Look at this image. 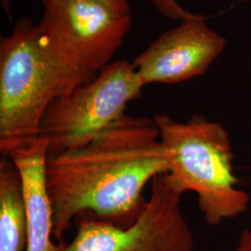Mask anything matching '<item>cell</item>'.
I'll return each mask as SVG.
<instances>
[{
  "instance_id": "1",
  "label": "cell",
  "mask_w": 251,
  "mask_h": 251,
  "mask_svg": "<svg viewBox=\"0 0 251 251\" xmlns=\"http://www.w3.org/2000/svg\"><path fill=\"white\" fill-rule=\"evenodd\" d=\"M168 152L154 118L125 115L88 144L48 155L46 188L54 240L72 221L90 216L127 227L142 214L146 185L168 173Z\"/></svg>"
},
{
  "instance_id": "2",
  "label": "cell",
  "mask_w": 251,
  "mask_h": 251,
  "mask_svg": "<svg viewBox=\"0 0 251 251\" xmlns=\"http://www.w3.org/2000/svg\"><path fill=\"white\" fill-rule=\"evenodd\" d=\"M95 75L61 53L38 25L19 19L0 38V151L8 156L38 137L54 100Z\"/></svg>"
},
{
  "instance_id": "3",
  "label": "cell",
  "mask_w": 251,
  "mask_h": 251,
  "mask_svg": "<svg viewBox=\"0 0 251 251\" xmlns=\"http://www.w3.org/2000/svg\"><path fill=\"white\" fill-rule=\"evenodd\" d=\"M168 152L171 183L182 194L193 191L206 224L216 226L244 213L250 196L237 188L230 135L220 122L194 116L186 122L158 114L153 117Z\"/></svg>"
},
{
  "instance_id": "4",
  "label": "cell",
  "mask_w": 251,
  "mask_h": 251,
  "mask_svg": "<svg viewBox=\"0 0 251 251\" xmlns=\"http://www.w3.org/2000/svg\"><path fill=\"white\" fill-rule=\"evenodd\" d=\"M144 87L132 63L117 60L55 100L38 130V137L48 142L49 155L88 144L125 116L127 104L140 98Z\"/></svg>"
},
{
  "instance_id": "5",
  "label": "cell",
  "mask_w": 251,
  "mask_h": 251,
  "mask_svg": "<svg viewBox=\"0 0 251 251\" xmlns=\"http://www.w3.org/2000/svg\"><path fill=\"white\" fill-rule=\"evenodd\" d=\"M181 196L162 174L152 180L149 199L132 225L120 227L80 216L75 236L62 251H193L195 238L180 211Z\"/></svg>"
},
{
  "instance_id": "6",
  "label": "cell",
  "mask_w": 251,
  "mask_h": 251,
  "mask_svg": "<svg viewBox=\"0 0 251 251\" xmlns=\"http://www.w3.org/2000/svg\"><path fill=\"white\" fill-rule=\"evenodd\" d=\"M37 24L64 56L96 75L108 64L129 32L131 14H121L98 0H40Z\"/></svg>"
},
{
  "instance_id": "7",
  "label": "cell",
  "mask_w": 251,
  "mask_h": 251,
  "mask_svg": "<svg viewBox=\"0 0 251 251\" xmlns=\"http://www.w3.org/2000/svg\"><path fill=\"white\" fill-rule=\"evenodd\" d=\"M226 44L203 14L194 13L152 41L132 65L144 86L176 84L203 75Z\"/></svg>"
},
{
  "instance_id": "8",
  "label": "cell",
  "mask_w": 251,
  "mask_h": 251,
  "mask_svg": "<svg viewBox=\"0 0 251 251\" xmlns=\"http://www.w3.org/2000/svg\"><path fill=\"white\" fill-rule=\"evenodd\" d=\"M48 155V142L40 137L8 155L17 166L24 183L28 217L26 251L63 250V243L53 242V213L46 188Z\"/></svg>"
},
{
  "instance_id": "9",
  "label": "cell",
  "mask_w": 251,
  "mask_h": 251,
  "mask_svg": "<svg viewBox=\"0 0 251 251\" xmlns=\"http://www.w3.org/2000/svg\"><path fill=\"white\" fill-rule=\"evenodd\" d=\"M28 217L20 171L9 157L0 162V251H26Z\"/></svg>"
},
{
  "instance_id": "10",
  "label": "cell",
  "mask_w": 251,
  "mask_h": 251,
  "mask_svg": "<svg viewBox=\"0 0 251 251\" xmlns=\"http://www.w3.org/2000/svg\"><path fill=\"white\" fill-rule=\"evenodd\" d=\"M161 15L173 21H182L194 13L181 7L177 0H146Z\"/></svg>"
},
{
  "instance_id": "11",
  "label": "cell",
  "mask_w": 251,
  "mask_h": 251,
  "mask_svg": "<svg viewBox=\"0 0 251 251\" xmlns=\"http://www.w3.org/2000/svg\"><path fill=\"white\" fill-rule=\"evenodd\" d=\"M109 8L121 14H131V7L128 0H98Z\"/></svg>"
},
{
  "instance_id": "12",
  "label": "cell",
  "mask_w": 251,
  "mask_h": 251,
  "mask_svg": "<svg viewBox=\"0 0 251 251\" xmlns=\"http://www.w3.org/2000/svg\"><path fill=\"white\" fill-rule=\"evenodd\" d=\"M234 251H251V232L244 230L241 232L239 242Z\"/></svg>"
}]
</instances>
